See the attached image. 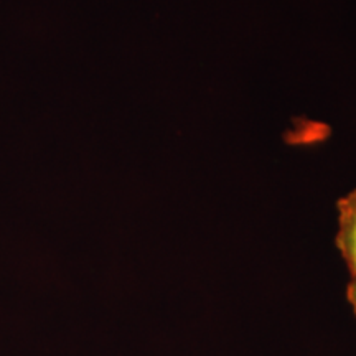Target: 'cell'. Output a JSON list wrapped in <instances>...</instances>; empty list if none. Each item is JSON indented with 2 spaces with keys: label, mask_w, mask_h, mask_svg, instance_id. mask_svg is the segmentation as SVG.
I'll use <instances>...</instances> for the list:
<instances>
[{
  "label": "cell",
  "mask_w": 356,
  "mask_h": 356,
  "mask_svg": "<svg viewBox=\"0 0 356 356\" xmlns=\"http://www.w3.org/2000/svg\"><path fill=\"white\" fill-rule=\"evenodd\" d=\"M337 208L338 233L335 243L348 267L351 279H356V188L338 200Z\"/></svg>",
  "instance_id": "cell-1"
},
{
  "label": "cell",
  "mask_w": 356,
  "mask_h": 356,
  "mask_svg": "<svg viewBox=\"0 0 356 356\" xmlns=\"http://www.w3.org/2000/svg\"><path fill=\"white\" fill-rule=\"evenodd\" d=\"M346 299H348V304L356 315V279H351L346 286Z\"/></svg>",
  "instance_id": "cell-2"
}]
</instances>
